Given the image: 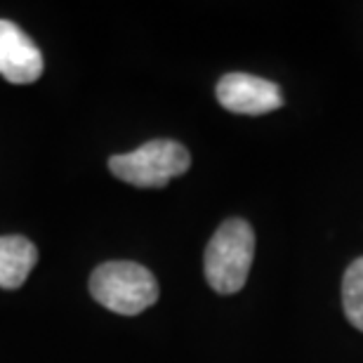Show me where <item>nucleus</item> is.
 Here are the masks:
<instances>
[{"mask_svg":"<svg viewBox=\"0 0 363 363\" xmlns=\"http://www.w3.org/2000/svg\"><path fill=\"white\" fill-rule=\"evenodd\" d=\"M345 314L354 328L363 330V257L354 259L342 281Z\"/></svg>","mask_w":363,"mask_h":363,"instance_id":"0eeeda50","label":"nucleus"},{"mask_svg":"<svg viewBox=\"0 0 363 363\" xmlns=\"http://www.w3.org/2000/svg\"><path fill=\"white\" fill-rule=\"evenodd\" d=\"M90 295L113 314L137 316L158 300V283L137 262H104L90 276Z\"/></svg>","mask_w":363,"mask_h":363,"instance_id":"f03ea898","label":"nucleus"},{"mask_svg":"<svg viewBox=\"0 0 363 363\" xmlns=\"http://www.w3.org/2000/svg\"><path fill=\"white\" fill-rule=\"evenodd\" d=\"M38 262V248L26 236H0V288L17 290Z\"/></svg>","mask_w":363,"mask_h":363,"instance_id":"423d86ee","label":"nucleus"},{"mask_svg":"<svg viewBox=\"0 0 363 363\" xmlns=\"http://www.w3.org/2000/svg\"><path fill=\"white\" fill-rule=\"evenodd\" d=\"M252 255H255V231L245 220H227L220 224L206 248V281L220 295L238 293L248 281Z\"/></svg>","mask_w":363,"mask_h":363,"instance_id":"f257e3e1","label":"nucleus"},{"mask_svg":"<svg viewBox=\"0 0 363 363\" xmlns=\"http://www.w3.org/2000/svg\"><path fill=\"white\" fill-rule=\"evenodd\" d=\"M217 101L231 113L262 116L283 106L281 88L250 74H227L217 83Z\"/></svg>","mask_w":363,"mask_h":363,"instance_id":"20e7f679","label":"nucleus"},{"mask_svg":"<svg viewBox=\"0 0 363 363\" xmlns=\"http://www.w3.org/2000/svg\"><path fill=\"white\" fill-rule=\"evenodd\" d=\"M189 165L191 156L175 140H154L130 154L108 158V170L113 172V177L142 189L165 186L170 179L184 175Z\"/></svg>","mask_w":363,"mask_h":363,"instance_id":"7ed1b4c3","label":"nucleus"},{"mask_svg":"<svg viewBox=\"0 0 363 363\" xmlns=\"http://www.w3.org/2000/svg\"><path fill=\"white\" fill-rule=\"evenodd\" d=\"M0 76L12 85L35 83L43 76L38 45L7 19H0Z\"/></svg>","mask_w":363,"mask_h":363,"instance_id":"39448f33","label":"nucleus"}]
</instances>
